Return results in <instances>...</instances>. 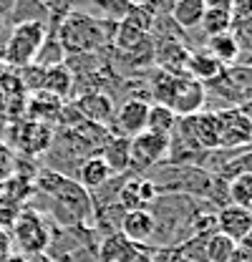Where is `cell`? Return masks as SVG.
Listing matches in <instances>:
<instances>
[{"instance_id": "ac0fdd59", "label": "cell", "mask_w": 252, "mask_h": 262, "mask_svg": "<svg viewBox=\"0 0 252 262\" xmlns=\"http://www.w3.org/2000/svg\"><path fill=\"white\" fill-rule=\"evenodd\" d=\"M187 58H189V51L184 48V43H179L174 38H166L164 46H154V61L166 73L182 76L184 73V66H187Z\"/></svg>"}, {"instance_id": "5b68a950", "label": "cell", "mask_w": 252, "mask_h": 262, "mask_svg": "<svg viewBox=\"0 0 252 262\" xmlns=\"http://www.w3.org/2000/svg\"><path fill=\"white\" fill-rule=\"evenodd\" d=\"M129 157H131V174H146L154 166L169 159V136L141 131L129 141Z\"/></svg>"}, {"instance_id": "4dcf8cb0", "label": "cell", "mask_w": 252, "mask_h": 262, "mask_svg": "<svg viewBox=\"0 0 252 262\" xmlns=\"http://www.w3.org/2000/svg\"><path fill=\"white\" fill-rule=\"evenodd\" d=\"M232 20H245V18H252V0H235L232 8Z\"/></svg>"}, {"instance_id": "8fae6325", "label": "cell", "mask_w": 252, "mask_h": 262, "mask_svg": "<svg viewBox=\"0 0 252 262\" xmlns=\"http://www.w3.org/2000/svg\"><path fill=\"white\" fill-rule=\"evenodd\" d=\"M119 232L124 234L131 245L144 247V245H152V239H154L157 220H154V214L149 209H129V212L121 214Z\"/></svg>"}, {"instance_id": "3957f363", "label": "cell", "mask_w": 252, "mask_h": 262, "mask_svg": "<svg viewBox=\"0 0 252 262\" xmlns=\"http://www.w3.org/2000/svg\"><path fill=\"white\" fill-rule=\"evenodd\" d=\"M48 38V26L46 23H18L13 26V31L8 35L5 46H3V63L13 66V68H26L35 63V56L43 46V40Z\"/></svg>"}, {"instance_id": "f1b7e54d", "label": "cell", "mask_w": 252, "mask_h": 262, "mask_svg": "<svg viewBox=\"0 0 252 262\" xmlns=\"http://www.w3.org/2000/svg\"><path fill=\"white\" fill-rule=\"evenodd\" d=\"M237 174H247V177H252V149L245 151V154L232 157V159L220 169L222 179H229V177H237Z\"/></svg>"}, {"instance_id": "30bf717a", "label": "cell", "mask_w": 252, "mask_h": 262, "mask_svg": "<svg viewBox=\"0 0 252 262\" xmlns=\"http://www.w3.org/2000/svg\"><path fill=\"white\" fill-rule=\"evenodd\" d=\"M73 111L83 119V121H91L96 126H106L109 129V124H111V116H114V111H116V106H114V98L109 96V94H103V91H86L83 96H78L73 103Z\"/></svg>"}, {"instance_id": "f546056e", "label": "cell", "mask_w": 252, "mask_h": 262, "mask_svg": "<svg viewBox=\"0 0 252 262\" xmlns=\"http://www.w3.org/2000/svg\"><path fill=\"white\" fill-rule=\"evenodd\" d=\"M149 260H152V262H189L187 257L182 255V250H179L177 245L154 247V250H152V255H149Z\"/></svg>"}, {"instance_id": "74e56055", "label": "cell", "mask_w": 252, "mask_h": 262, "mask_svg": "<svg viewBox=\"0 0 252 262\" xmlns=\"http://www.w3.org/2000/svg\"><path fill=\"white\" fill-rule=\"evenodd\" d=\"M3 26H5V18H3V15H0V31H3Z\"/></svg>"}, {"instance_id": "2e32d148", "label": "cell", "mask_w": 252, "mask_h": 262, "mask_svg": "<svg viewBox=\"0 0 252 262\" xmlns=\"http://www.w3.org/2000/svg\"><path fill=\"white\" fill-rule=\"evenodd\" d=\"M224 71V66L220 61H215L207 51H189L187 66H184V73L189 78L199 81L202 86H209L212 81H217Z\"/></svg>"}, {"instance_id": "e575fe53", "label": "cell", "mask_w": 252, "mask_h": 262, "mask_svg": "<svg viewBox=\"0 0 252 262\" xmlns=\"http://www.w3.org/2000/svg\"><path fill=\"white\" fill-rule=\"evenodd\" d=\"M3 262H31V257L28 255H20V252H10Z\"/></svg>"}, {"instance_id": "277c9868", "label": "cell", "mask_w": 252, "mask_h": 262, "mask_svg": "<svg viewBox=\"0 0 252 262\" xmlns=\"http://www.w3.org/2000/svg\"><path fill=\"white\" fill-rule=\"evenodd\" d=\"M10 239L13 245L18 247L20 255H43L48 250V242H51V222L48 217H43L38 209H20L18 217L13 220L10 225Z\"/></svg>"}, {"instance_id": "ffe728a7", "label": "cell", "mask_w": 252, "mask_h": 262, "mask_svg": "<svg viewBox=\"0 0 252 262\" xmlns=\"http://www.w3.org/2000/svg\"><path fill=\"white\" fill-rule=\"evenodd\" d=\"M204 10H207L204 0H177V3L172 5L169 18H172V23H174L177 28L192 31V28H199Z\"/></svg>"}, {"instance_id": "83f0119b", "label": "cell", "mask_w": 252, "mask_h": 262, "mask_svg": "<svg viewBox=\"0 0 252 262\" xmlns=\"http://www.w3.org/2000/svg\"><path fill=\"white\" fill-rule=\"evenodd\" d=\"M63 61H66V51H63L61 40L48 31V38L43 40V46H40V51H38V56H35V66L51 68V66H61Z\"/></svg>"}, {"instance_id": "d6a6232c", "label": "cell", "mask_w": 252, "mask_h": 262, "mask_svg": "<svg viewBox=\"0 0 252 262\" xmlns=\"http://www.w3.org/2000/svg\"><path fill=\"white\" fill-rule=\"evenodd\" d=\"M232 3H235V0H204V5L212 8V10H229Z\"/></svg>"}, {"instance_id": "8d00e7d4", "label": "cell", "mask_w": 252, "mask_h": 262, "mask_svg": "<svg viewBox=\"0 0 252 262\" xmlns=\"http://www.w3.org/2000/svg\"><path fill=\"white\" fill-rule=\"evenodd\" d=\"M136 262H152V260H149V257H144V255H141V257H139V260H136Z\"/></svg>"}, {"instance_id": "6da1fadb", "label": "cell", "mask_w": 252, "mask_h": 262, "mask_svg": "<svg viewBox=\"0 0 252 262\" xmlns=\"http://www.w3.org/2000/svg\"><path fill=\"white\" fill-rule=\"evenodd\" d=\"M33 189L48 199V217L51 225L58 227H94V202L91 194L73 179L56 169H40L35 174Z\"/></svg>"}, {"instance_id": "f35d334b", "label": "cell", "mask_w": 252, "mask_h": 262, "mask_svg": "<svg viewBox=\"0 0 252 262\" xmlns=\"http://www.w3.org/2000/svg\"><path fill=\"white\" fill-rule=\"evenodd\" d=\"M96 3H98V0H96Z\"/></svg>"}, {"instance_id": "603a6c76", "label": "cell", "mask_w": 252, "mask_h": 262, "mask_svg": "<svg viewBox=\"0 0 252 262\" xmlns=\"http://www.w3.org/2000/svg\"><path fill=\"white\" fill-rule=\"evenodd\" d=\"M207 53H209L215 61H220L224 68H229V66L240 58V46H237V40H235L232 33H222V35L207 38Z\"/></svg>"}, {"instance_id": "d4e9b609", "label": "cell", "mask_w": 252, "mask_h": 262, "mask_svg": "<svg viewBox=\"0 0 252 262\" xmlns=\"http://www.w3.org/2000/svg\"><path fill=\"white\" fill-rule=\"evenodd\" d=\"M235 250H237V242H232L220 232H212L204 239V262H229Z\"/></svg>"}, {"instance_id": "484cf974", "label": "cell", "mask_w": 252, "mask_h": 262, "mask_svg": "<svg viewBox=\"0 0 252 262\" xmlns=\"http://www.w3.org/2000/svg\"><path fill=\"white\" fill-rule=\"evenodd\" d=\"M227 199L235 207H245L252 212V177L237 174L227 179Z\"/></svg>"}, {"instance_id": "cb8c5ba5", "label": "cell", "mask_w": 252, "mask_h": 262, "mask_svg": "<svg viewBox=\"0 0 252 262\" xmlns=\"http://www.w3.org/2000/svg\"><path fill=\"white\" fill-rule=\"evenodd\" d=\"M179 116L164 106V103H149V114H146V131H154V134H164L169 136L174 126H177Z\"/></svg>"}, {"instance_id": "1f68e13d", "label": "cell", "mask_w": 252, "mask_h": 262, "mask_svg": "<svg viewBox=\"0 0 252 262\" xmlns=\"http://www.w3.org/2000/svg\"><path fill=\"white\" fill-rule=\"evenodd\" d=\"M10 252H13V239H10V234L5 229L0 227V262L5 260Z\"/></svg>"}, {"instance_id": "52a82bcc", "label": "cell", "mask_w": 252, "mask_h": 262, "mask_svg": "<svg viewBox=\"0 0 252 262\" xmlns=\"http://www.w3.org/2000/svg\"><path fill=\"white\" fill-rule=\"evenodd\" d=\"M207 103V86H202L199 81L189 78L187 73L174 76L172 81V94H169V108L182 119V116H194L199 111H204Z\"/></svg>"}, {"instance_id": "836d02e7", "label": "cell", "mask_w": 252, "mask_h": 262, "mask_svg": "<svg viewBox=\"0 0 252 262\" xmlns=\"http://www.w3.org/2000/svg\"><path fill=\"white\" fill-rule=\"evenodd\" d=\"M229 262H252V252L247 250H242V247H237L235 250V255H232V260Z\"/></svg>"}, {"instance_id": "5bb4252c", "label": "cell", "mask_w": 252, "mask_h": 262, "mask_svg": "<svg viewBox=\"0 0 252 262\" xmlns=\"http://www.w3.org/2000/svg\"><path fill=\"white\" fill-rule=\"evenodd\" d=\"M141 255V247L131 245L121 232L106 234L98 242V262H136Z\"/></svg>"}, {"instance_id": "44dd1931", "label": "cell", "mask_w": 252, "mask_h": 262, "mask_svg": "<svg viewBox=\"0 0 252 262\" xmlns=\"http://www.w3.org/2000/svg\"><path fill=\"white\" fill-rule=\"evenodd\" d=\"M192 126L197 144L202 146V151H217L220 141H217V116L215 111H199L192 116Z\"/></svg>"}, {"instance_id": "e0dca14e", "label": "cell", "mask_w": 252, "mask_h": 262, "mask_svg": "<svg viewBox=\"0 0 252 262\" xmlns=\"http://www.w3.org/2000/svg\"><path fill=\"white\" fill-rule=\"evenodd\" d=\"M129 141L131 139H124V136H111L106 139V144L101 146V159L109 164V169L121 177V174H131V157H129Z\"/></svg>"}, {"instance_id": "7402d4cb", "label": "cell", "mask_w": 252, "mask_h": 262, "mask_svg": "<svg viewBox=\"0 0 252 262\" xmlns=\"http://www.w3.org/2000/svg\"><path fill=\"white\" fill-rule=\"evenodd\" d=\"M31 20H38V23H46L48 26V10H46V3L43 0H15L10 13L5 15V23H31Z\"/></svg>"}, {"instance_id": "4316f807", "label": "cell", "mask_w": 252, "mask_h": 262, "mask_svg": "<svg viewBox=\"0 0 252 262\" xmlns=\"http://www.w3.org/2000/svg\"><path fill=\"white\" fill-rule=\"evenodd\" d=\"M199 28L204 31L207 38L222 35V33H229L232 31V13H229V10H212V8H207L204 15H202Z\"/></svg>"}, {"instance_id": "ba28073f", "label": "cell", "mask_w": 252, "mask_h": 262, "mask_svg": "<svg viewBox=\"0 0 252 262\" xmlns=\"http://www.w3.org/2000/svg\"><path fill=\"white\" fill-rule=\"evenodd\" d=\"M146 114H149V101L134 96L126 98L124 103L114 111L111 124H109V134L111 136H124V139H134L136 134L146 129Z\"/></svg>"}, {"instance_id": "4fadbf2b", "label": "cell", "mask_w": 252, "mask_h": 262, "mask_svg": "<svg viewBox=\"0 0 252 262\" xmlns=\"http://www.w3.org/2000/svg\"><path fill=\"white\" fill-rule=\"evenodd\" d=\"M116 174L109 169V164L101 159V154H91V157H86V159H81V164L76 166V182L89 192V194H94L98 192L106 182H111Z\"/></svg>"}, {"instance_id": "9a60e30c", "label": "cell", "mask_w": 252, "mask_h": 262, "mask_svg": "<svg viewBox=\"0 0 252 262\" xmlns=\"http://www.w3.org/2000/svg\"><path fill=\"white\" fill-rule=\"evenodd\" d=\"M66 106V101L51 96L46 91H33V96L26 101V114L31 121L38 124H51V121H58L61 119V111Z\"/></svg>"}, {"instance_id": "7c38bea8", "label": "cell", "mask_w": 252, "mask_h": 262, "mask_svg": "<svg viewBox=\"0 0 252 262\" xmlns=\"http://www.w3.org/2000/svg\"><path fill=\"white\" fill-rule=\"evenodd\" d=\"M215 229L240 245L252 229V212L245 207H235V204L220 207L215 212Z\"/></svg>"}, {"instance_id": "7a4b0ae2", "label": "cell", "mask_w": 252, "mask_h": 262, "mask_svg": "<svg viewBox=\"0 0 252 262\" xmlns=\"http://www.w3.org/2000/svg\"><path fill=\"white\" fill-rule=\"evenodd\" d=\"M51 33L61 40L63 51L73 53V56L94 53L106 40H111V35L103 31V20H98L94 15H86V13H68L56 26V31Z\"/></svg>"}, {"instance_id": "8992f818", "label": "cell", "mask_w": 252, "mask_h": 262, "mask_svg": "<svg viewBox=\"0 0 252 262\" xmlns=\"http://www.w3.org/2000/svg\"><path fill=\"white\" fill-rule=\"evenodd\" d=\"M217 116V141L222 149H240L252 144V121L240 106L215 108Z\"/></svg>"}, {"instance_id": "d590c367", "label": "cell", "mask_w": 252, "mask_h": 262, "mask_svg": "<svg viewBox=\"0 0 252 262\" xmlns=\"http://www.w3.org/2000/svg\"><path fill=\"white\" fill-rule=\"evenodd\" d=\"M124 3H129V5H131V8H139V5H144V3H146V0H124Z\"/></svg>"}, {"instance_id": "9c48e42d", "label": "cell", "mask_w": 252, "mask_h": 262, "mask_svg": "<svg viewBox=\"0 0 252 262\" xmlns=\"http://www.w3.org/2000/svg\"><path fill=\"white\" fill-rule=\"evenodd\" d=\"M53 141V129L48 124H38V121H15L10 126V146H15L18 151H23L26 157H38L40 151H46Z\"/></svg>"}, {"instance_id": "d6986e66", "label": "cell", "mask_w": 252, "mask_h": 262, "mask_svg": "<svg viewBox=\"0 0 252 262\" xmlns=\"http://www.w3.org/2000/svg\"><path fill=\"white\" fill-rule=\"evenodd\" d=\"M73 89V73L66 63L61 66H51V68H43V83H40V91L51 94V96L66 101L68 94Z\"/></svg>"}]
</instances>
